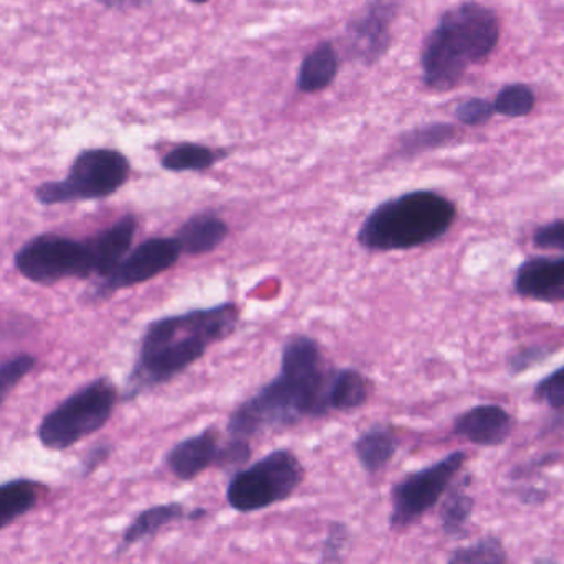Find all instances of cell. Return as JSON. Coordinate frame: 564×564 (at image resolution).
<instances>
[{"mask_svg": "<svg viewBox=\"0 0 564 564\" xmlns=\"http://www.w3.org/2000/svg\"><path fill=\"white\" fill-rule=\"evenodd\" d=\"M333 368H326L318 341L308 335L286 339L280 371L256 394L237 405L227 422L229 437L250 438L325 417Z\"/></svg>", "mask_w": 564, "mask_h": 564, "instance_id": "cell-1", "label": "cell"}, {"mask_svg": "<svg viewBox=\"0 0 564 564\" xmlns=\"http://www.w3.org/2000/svg\"><path fill=\"white\" fill-rule=\"evenodd\" d=\"M239 323L240 308L234 302L154 319L141 336L121 399L134 401L173 381L203 359L210 346L230 338Z\"/></svg>", "mask_w": 564, "mask_h": 564, "instance_id": "cell-2", "label": "cell"}, {"mask_svg": "<svg viewBox=\"0 0 564 564\" xmlns=\"http://www.w3.org/2000/svg\"><path fill=\"white\" fill-rule=\"evenodd\" d=\"M500 41L497 12L477 0H464L445 11L429 32L421 51L422 82L435 94H447L468 68L484 64Z\"/></svg>", "mask_w": 564, "mask_h": 564, "instance_id": "cell-3", "label": "cell"}, {"mask_svg": "<svg viewBox=\"0 0 564 564\" xmlns=\"http://www.w3.org/2000/svg\"><path fill=\"white\" fill-rule=\"evenodd\" d=\"M455 217L457 207L448 197L431 189L411 191L375 207L356 239L369 252L411 250L444 237Z\"/></svg>", "mask_w": 564, "mask_h": 564, "instance_id": "cell-4", "label": "cell"}, {"mask_svg": "<svg viewBox=\"0 0 564 564\" xmlns=\"http://www.w3.org/2000/svg\"><path fill=\"white\" fill-rule=\"evenodd\" d=\"M120 401V391L108 376H100L77 389L44 415L37 438L48 451L62 452L101 431Z\"/></svg>", "mask_w": 564, "mask_h": 564, "instance_id": "cell-5", "label": "cell"}, {"mask_svg": "<svg viewBox=\"0 0 564 564\" xmlns=\"http://www.w3.org/2000/svg\"><path fill=\"white\" fill-rule=\"evenodd\" d=\"M305 478V467L290 448H276L230 475L227 503L239 513L267 510L292 498Z\"/></svg>", "mask_w": 564, "mask_h": 564, "instance_id": "cell-6", "label": "cell"}, {"mask_svg": "<svg viewBox=\"0 0 564 564\" xmlns=\"http://www.w3.org/2000/svg\"><path fill=\"white\" fill-rule=\"evenodd\" d=\"M130 173V161L120 151L85 150L75 158L68 176L41 184L35 199L42 206L107 199L127 184Z\"/></svg>", "mask_w": 564, "mask_h": 564, "instance_id": "cell-7", "label": "cell"}, {"mask_svg": "<svg viewBox=\"0 0 564 564\" xmlns=\"http://www.w3.org/2000/svg\"><path fill=\"white\" fill-rule=\"evenodd\" d=\"M14 267L35 285L54 286L64 280H88L95 275L94 250L88 239L39 234L15 252Z\"/></svg>", "mask_w": 564, "mask_h": 564, "instance_id": "cell-8", "label": "cell"}, {"mask_svg": "<svg viewBox=\"0 0 564 564\" xmlns=\"http://www.w3.org/2000/svg\"><path fill=\"white\" fill-rule=\"evenodd\" d=\"M467 462L465 452L455 451L435 464L412 471L398 481L391 491L389 527L405 530L441 501L458 471Z\"/></svg>", "mask_w": 564, "mask_h": 564, "instance_id": "cell-9", "label": "cell"}, {"mask_svg": "<svg viewBox=\"0 0 564 564\" xmlns=\"http://www.w3.org/2000/svg\"><path fill=\"white\" fill-rule=\"evenodd\" d=\"M183 256L176 237H151L121 260L120 265L98 283L94 296L98 300L110 299L121 290L133 289L150 282L173 269Z\"/></svg>", "mask_w": 564, "mask_h": 564, "instance_id": "cell-10", "label": "cell"}, {"mask_svg": "<svg viewBox=\"0 0 564 564\" xmlns=\"http://www.w3.org/2000/svg\"><path fill=\"white\" fill-rule=\"evenodd\" d=\"M402 0H368L346 25L349 57L366 67L378 64L391 47V29L401 11Z\"/></svg>", "mask_w": 564, "mask_h": 564, "instance_id": "cell-11", "label": "cell"}, {"mask_svg": "<svg viewBox=\"0 0 564 564\" xmlns=\"http://www.w3.org/2000/svg\"><path fill=\"white\" fill-rule=\"evenodd\" d=\"M220 447L219 429L209 425L199 434L191 435L173 445L164 457V464L177 480L191 481L217 464Z\"/></svg>", "mask_w": 564, "mask_h": 564, "instance_id": "cell-12", "label": "cell"}, {"mask_svg": "<svg viewBox=\"0 0 564 564\" xmlns=\"http://www.w3.org/2000/svg\"><path fill=\"white\" fill-rule=\"evenodd\" d=\"M513 286L521 299L546 303L563 302L564 256L528 259L518 267Z\"/></svg>", "mask_w": 564, "mask_h": 564, "instance_id": "cell-13", "label": "cell"}, {"mask_svg": "<svg viewBox=\"0 0 564 564\" xmlns=\"http://www.w3.org/2000/svg\"><path fill=\"white\" fill-rule=\"evenodd\" d=\"M454 432L480 447H497L510 437L511 415L501 405H475L455 419Z\"/></svg>", "mask_w": 564, "mask_h": 564, "instance_id": "cell-14", "label": "cell"}, {"mask_svg": "<svg viewBox=\"0 0 564 564\" xmlns=\"http://www.w3.org/2000/svg\"><path fill=\"white\" fill-rule=\"evenodd\" d=\"M138 227V217L134 214H124L113 226L88 237L94 250L95 276L107 279L120 265L121 260L133 249Z\"/></svg>", "mask_w": 564, "mask_h": 564, "instance_id": "cell-15", "label": "cell"}, {"mask_svg": "<svg viewBox=\"0 0 564 564\" xmlns=\"http://www.w3.org/2000/svg\"><path fill=\"white\" fill-rule=\"evenodd\" d=\"M174 237L180 240L181 249L186 256H206L226 242L229 226L223 217L207 210L187 219Z\"/></svg>", "mask_w": 564, "mask_h": 564, "instance_id": "cell-16", "label": "cell"}, {"mask_svg": "<svg viewBox=\"0 0 564 564\" xmlns=\"http://www.w3.org/2000/svg\"><path fill=\"white\" fill-rule=\"evenodd\" d=\"M191 510L184 507L181 501H167V503L154 505L141 511L124 530L121 536L120 546L117 550V556L130 550L134 544L148 540V538L156 536L160 531L170 524L181 520H189Z\"/></svg>", "mask_w": 564, "mask_h": 564, "instance_id": "cell-17", "label": "cell"}, {"mask_svg": "<svg viewBox=\"0 0 564 564\" xmlns=\"http://www.w3.org/2000/svg\"><path fill=\"white\" fill-rule=\"evenodd\" d=\"M458 137H460V130L452 123L435 121V123L421 124L398 138L394 144V156L398 160H414L422 154L442 150L455 143Z\"/></svg>", "mask_w": 564, "mask_h": 564, "instance_id": "cell-18", "label": "cell"}, {"mask_svg": "<svg viewBox=\"0 0 564 564\" xmlns=\"http://www.w3.org/2000/svg\"><path fill=\"white\" fill-rule=\"evenodd\" d=\"M395 451H398V438L389 424L371 425L352 444V452L359 465L369 475L379 474L382 468L388 467Z\"/></svg>", "mask_w": 564, "mask_h": 564, "instance_id": "cell-19", "label": "cell"}, {"mask_svg": "<svg viewBox=\"0 0 564 564\" xmlns=\"http://www.w3.org/2000/svg\"><path fill=\"white\" fill-rule=\"evenodd\" d=\"M45 491V485L32 478H14L0 485V530L31 513Z\"/></svg>", "mask_w": 564, "mask_h": 564, "instance_id": "cell-20", "label": "cell"}, {"mask_svg": "<svg viewBox=\"0 0 564 564\" xmlns=\"http://www.w3.org/2000/svg\"><path fill=\"white\" fill-rule=\"evenodd\" d=\"M339 58L332 42L316 45L312 54L306 55L299 72V90L303 94H318L335 82L338 75Z\"/></svg>", "mask_w": 564, "mask_h": 564, "instance_id": "cell-21", "label": "cell"}, {"mask_svg": "<svg viewBox=\"0 0 564 564\" xmlns=\"http://www.w3.org/2000/svg\"><path fill=\"white\" fill-rule=\"evenodd\" d=\"M369 382L358 369H333L328 402L332 412H351L368 402Z\"/></svg>", "mask_w": 564, "mask_h": 564, "instance_id": "cell-22", "label": "cell"}, {"mask_svg": "<svg viewBox=\"0 0 564 564\" xmlns=\"http://www.w3.org/2000/svg\"><path fill=\"white\" fill-rule=\"evenodd\" d=\"M467 481L468 477L447 495L442 505V530L447 536L458 538L467 531L468 520L475 507L474 498L465 491Z\"/></svg>", "mask_w": 564, "mask_h": 564, "instance_id": "cell-23", "label": "cell"}, {"mask_svg": "<svg viewBox=\"0 0 564 564\" xmlns=\"http://www.w3.org/2000/svg\"><path fill=\"white\" fill-rule=\"evenodd\" d=\"M224 154H217L209 148L200 144H180L173 148L161 161V166L173 173H184V171H207L213 167Z\"/></svg>", "mask_w": 564, "mask_h": 564, "instance_id": "cell-24", "label": "cell"}, {"mask_svg": "<svg viewBox=\"0 0 564 564\" xmlns=\"http://www.w3.org/2000/svg\"><path fill=\"white\" fill-rule=\"evenodd\" d=\"M536 95L524 84H508L495 95V113L507 118H524L534 110Z\"/></svg>", "mask_w": 564, "mask_h": 564, "instance_id": "cell-25", "label": "cell"}, {"mask_svg": "<svg viewBox=\"0 0 564 564\" xmlns=\"http://www.w3.org/2000/svg\"><path fill=\"white\" fill-rule=\"evenodd\" d=\"M447 561L452 564H501L507 563L508 554L498 538L487 536L452 551Z\"/></svg>", "mask_w": 564, "mask_h": 564, "instance_id": "cell-26", "label": "cell"}, {"mask_svg": "<svg viewBox=\"0 0 564 564\" xmlns=\"http://www.w3.org/2000/svg\"><path fill=\"white\" fill-rule=\"evenodd\" d=\"M37 356L31 352H21V355L12 356L8 361L0 366V398L6 402L8 395L21 384L25 376L31 375L37 368Z\"/></svg>", "mask_w": 564, "mask_h": 564, "instance_id": "cell-27", "label": "cell"}, {"mask_svg": "<svg viewBox=\"0 0 564 564\" xmlns=\"http://www.w3.org/2000/svg\"><path fill=\"white\" fill-rule=\"evenodd\" d=\"M494 115H497L494 101L485 100V98H468L455 108V118L458 123L470 128L484 127L494 118Z\"/></svg>", "mask_w": 564, "mask_h": 564, "instance_id": "cell-28", "label": "cell"}, {"mask_svg": "<svg viewBox=\"0 0 564 564\" xmlns=\"http://www.w3.org/2000/svg\"><path fill=\"white\" fill-rule=\"evenodd\" d=\"M252 457V445L247 438L229 437L226 445L220 447L219 458L216 467L236 474L240 468L246 467L247 462Z\"/></svg>", "mask_w": 564, "mask_h": 564, "instance_id": "cell-29", "label": "cell"}, {"mask_svg": "<svg viewBox=\"0 0 564 564\" xmlns=\"http://www.w3.org/2000/svg\"><path fill=\"white\" fill-rule=\"evenodd\" d=\"M349 543V528L343 521H333L326 531L325 541H323L322 563H339L343 561V553Z\"/></svg>", "mask_w": 564, "mask_h": 564, "instance_id": "cell-30", "label": "cell"}, {"mask_svg": "<svg viewBox=\"0 0 564 564\" xmlns=\"http://www.w3.org/2000/svg\"><path fill=\"white\" fill-rule=\"evenodd\" d=\"M534 395L556 411H564V366L541 379L534 388Z\"/></svg>", "mask_w": 564, "mask_h": 564, "instance_id": "cell-31", "label": "cell"}, {"mask_svg": "<svg viewBox=\"0 0 564 564\" xmlns=\"http://www.w3.org/2000/svg\"><path fill=\"white\" fill-rule=\"evenodd\" d=\"M553 352L547 346H528L510 356L508 368H510L511 375H521V372L533 368L534 365H540Z\"/></svg>", "mask_w": 564, "mask_h": 564, "instance_id": "cell-32", "label": "cell"}, {"mask_svg": "<svg viewBox=\"0 0 564 564\" xmlns=\"http://www.w3.org/2000/svg\"><path fill=\"white\" fill-rule=\"evenodd\" d=\"M533 243L538 249L564 250V219L538 227L533 234Z\"/></svg>", "mask_w": 564, "mask_h": 564, "instance_id": "cell-33", "label": "cell"}, {"mask_svg": "<svg viewBox=\"0 0 564 564\" xmlns=\"http://www.w3.org/2000/svg\"><path fill=\"white\" fill-rule=\"evenodd\" d=\"M115 445L110 442H98L97 445L87 451L80 462L82 477H90L97 468H100L113 454Z\"/></svg>", "mask_w": 564, "mask_h": 564, "instance_id": "cell-34", "label": "cell"}, {"mask_svg": "<svg viewBox=\"0 0 564 564\" xmlns=\"http://www.w3.org/2000/svg\"><path fill=\"white\" fill-rule=\"evenodd\" d=\"M557 460V455L553 454H546L543 455V457L536 458V460L531 462V464L528 465H521L520 468H517V470H513V474H511V477H527L530 471L536 470V468L546 467V465L553 464V462Z\"/></svg>", "mask_w": 564, "mask_h": 564, "instance_id": "cell-35", "label": "cell"}, {"mask_svg": "<svg viewBox=\"0 0 564 564\" xmlns=\"http://www.w3.org/2000/svg\"><path fill=\"white\" fill-rule=\"evenodd\" d=\"M97 2L108 9H137L148 4L150 0H97Z\"/></svg>", "mask_w": 564, "mask_h": 564, "instance_id": "cell-36", "label": "cell"}, {"mask_svg": "<svg viewBox=\"0 0 564 564\" xmlns=\"http://www.w3.org/2000/svg\"><path fill=\"white\" fill-rule=\"evenodd\" d=\"M520 498L523 503L538 505L546 500V491H541L540 488L528 487L521 490Z\"/></svg>", "mask_w": 564, "mask_h": 564, "instance_id": "cell-37", "label": "cell"}, {"mask_svg": "<svg viewBox=\"0 0 564 564\" xmlns=\"http://www.w3.org/2000/svg\"><path fill=\"white\" fill-rule=\"evenodd\" d=\"M191 2H194V4H206L209 0H191Z\"/></svg>", "mask_w": 564, "mask_h": 564, "instance_id": "cell-38", "label": "cell"}]
</instances>
